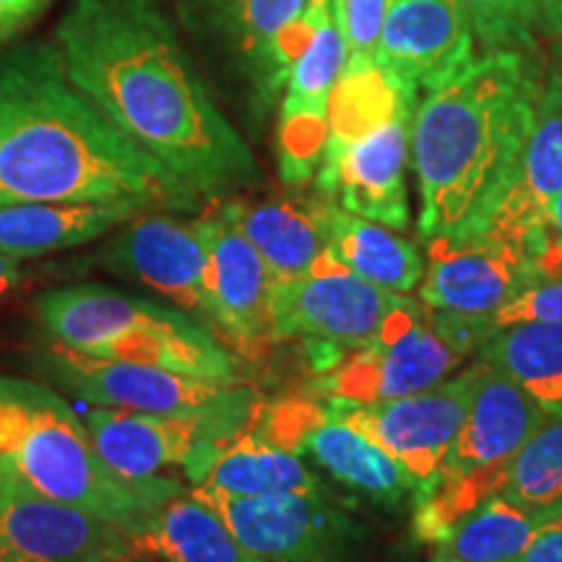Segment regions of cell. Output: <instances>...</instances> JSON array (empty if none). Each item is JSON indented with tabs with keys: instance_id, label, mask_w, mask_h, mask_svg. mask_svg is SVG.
<instances>
[{
	"instance_id": "cell-27",
	"label": "cell",
	"mask_w": 562,
	"mask_h": 562,
	"mask_svg": "<svg viewBox=\"0 0 562 562\" xmlns=\"http://www.w3.org/2000/svg\"><path fill=\"white\" fill-rule=\"evenodd\" d=\"M195 487L232 497H266L321 490L323 484L302 456L263 438L258 430H243L214 453Z\"/></svg>"
},
{
	"instance_id": "cell-43",
	"label": "cell",
	"mask_w": 562,
	"mask_h": 562,
	"mask_svg": "<svg viewBox=\"0 0 562 562\" xmlns=\"http://www.w3.org/2000/svg\"><path fill=\"white\" fill-rule=\"evenodd\" d=\"M430 562H451L448 560V554L440 550V547H435V552H432V558H430Z\"/></svg>"
},
{
	"instance_id": "cell-24",
	"label": "cell",
	"mask_w": 562,
	"mask_h": 562,
	"mask_svg": "<svg viewBox=\"0 0 562 562\" xmlns=\"http://www.w3.org/2000/svg\"><path fill=\"white\" fill-rule=\"evenodd\" d=\"M229 26L252 87L273 102L313 32V0H229Z\"/></svg>"
},
{
	"instance_id": "cell-26",
	"label": "cell",
	"mask_w": 562,
	"mask_h": 562,
	"mask_svg": "<svg viewBox=\"0 0 562 562\" xmlns=\"http://www.w3.org/2000/svg\"><path fill=\"white\" fill-rule=\"evenodd\" d=\"M133 544L161 562H261L195 490H182L154 510Z\"/></svg>"
},
{
	"instance_id": "cell-33",
	"label": "cell",
	"mask_w": 562,
	"mask_h": 562,
	"mask_svg": "<svg viewBox=\"0 0 562 562\" xmlns=\"http://www.w3.org/2000/svg\"><path fill=\"white\" fill-rule=\"evenodd\" d=\"M385 5L389 0H347L341 26L344 42H347L344 66H375V47L381 37Z\"/></svg>"
},
{
	"instance_id": "cell-11",
	"label": "cell",
	"mask_w": 562,
	"mask_h": 562,
	"mask_svg": "<svg viewBox=\"0 0 562 562\" xmlns=\"http://www.w3.org/2000/svg\"><path fill=\"white\" fill-rule=\"evenodd\" d=\"M258 432L318 463L344 487L383 508L393 510L414 497V482L402 463L328 404L302 398L273 404L258 419Z\"/></svg>"
},
{
	"instance_id": "cell-5",
	"label": "cell",
	"mask_w": 562,
	"mask_h": 562,
	"mask_svg": "<svg viewBox=\"0 0 562 562\" xmlns=\"http://www.w3.org/2000/svg\"><path fill=\"white\" fill-rule=\"evenodd\" d=\"M34 313L53 341L81 355L237 381V362L214 328L175 305L108 284H74L40 294Z\"/></svg>"
},
{
	"instance_id": "cell-12",
	"label": "cell",
	"mask_w": 562,
	"mask_h": 562,
	"mask_svg": "<svg viewBox=\"0 0 562 562\" xmlns=\"http://www.w3.org/2000/svg\"><path fill=\"white\" fill-rule=\"evenodd\" d=\"M404 294H393L344 269L331 256L318 271L273 286V336L326 349H360L375 339Z\"/></svg>"
},
{
	"instance_id": "cell-41",
	"label": "cell",
	"mask_w": 562,
	"mask_h": 562,
	"mask_svg": "<svg viewBox=\"0 0 562 562\" xmlns=\"http://www.w3.org/2000/svg\"><path fill=\"white\" fill-rule=\"evenodd\" d=\"M554 45H552V58H554V70L562 76V34L558 37H552Z\"/></svg>"
},
{
	"instance_id": "cell-20",
	"label": "cell",
	"mask_w": 562,
	"mask_h": 562,
	"mask_svg": "<svg viewBox=\"0 0 562 562\" xmlns=\"http://www.w3.org/2000/svg\"><path fill=\"white\" fill-rule=\"evenodd\" d=\"M136 552L117 526L21 490L0 508V562H110Z\"/></svg>"
},
{
	"instance_id": "cell-31",
	"label": "cell",
	"mask_w": 562,
	"mask_h": 562,
	"mask_svg": "<svg viewBox=\"0 0 562 562\" xmlns=\"http://www.w3.org/2000/svg\"><path fill=\"white\" fill-rule=\"evenodd\" d=\"M484 50L537 55L542 34V0H459Z\"/></svg>"
},
{
	"instance_id": "cell-30",
	"label": "cell",
	"mask_w": 562,
	"mask_h": 562,
	"mask_svg": "<svg viewBox=\"0 0 562 562\" xmlns=\"http://www.w3.org/2000/svg\"><path fill=\"white\" fill-rule=\"evenodd\" d=\"M501 495L531 508L562 503V414H550L524 442L510 461Z\"/></svg>"
},
{
	"instance_id": "cell-10",
	"label": "cell",
	"mask_w": 562,
	"mask_h": 562,
	"mask_svg": "<svg viewBox=\"0 0 562 562\" xmlns=\"http://www.w3.org/2000/svg\"><path fill=\"white\" fill-rule=\"evenodd\" d=\"M480 362L432 389L378 404H341L323 398L331 409L393 456L414 482V503L432 490L438 472L459 438L472 406Z\"/></svg>"
},
{
	"instance_id": "cell-39",
	"label": "cell",
	"mask_w": 562,
	"mask_h": 562,
	"mask_svg": "<svg viewBox=\"0 0 562 562\" xmlns=\"http://www.w3.org/2000/svg\"><path fill=\"white\" fill-rule=\"evenodd\" d=\"M21 281V269H19V261H13V258L3 256L0 252V300L9 294L13 286H16Z\"/></svg>"
},
{
	"instance_id": "cell-34",
	"label": "cell",
	"mask_w": 562,
	"mask_h": 562,
	"mask_svg": "<svg viewBox=\"0 0 562 562\" xmlns=\"http://www.w3.org/2000/svg\"><path fill=\"white\" fill-rule=\"evenodd\" d=\"M531 258L544 279L562 277V191L554 195L550 214H547L544 222V232L539 237Z\"/></svg>"
},
{
	"instance_id": "cell-42",
	"label": "cell",
	"mask_w": 562,
	"mask_h": 562,
	"mask_svg": "<svg viewBox=\"0 0 562 562\" xmlns=\"http://www.w3.org/2000/svg\"><path fill=\"white\" fill-rule=\"evenodd\" d=\"M110 562H149V558H146V552L136 550V552L125 554V558H117V560H110Z\"/></svg>"
},
{
	"instance_id": "cell-25",
	"label": "cell",
	"mask_w": 562,
	"mask_h": 562,
	"mask_svg": "<svg viewBox=\"0 0 562 562\" xmlns=\"http://www.w3.org/2000/svg\"><path fill=\"white\" fill-rule=\"evenodd\" d=\"M220 214L261 252L277 281L307 277L328 261L315 201H222Z\"/></svg>"
},
{
	"instance_id": "cell-21",
	"label": "cell",
	"mask_w": 562,
	"mask_h": 562,
	"mask_svg": "<svg viewBox=\"0 0 562 562\" xmlns=\"http://www.w3.org/2000/svg\"><path fill=\"white\" fill-rule=\"evenodd\" d=\"M199 227L209 248L211 328L240 344L273 341V286L261 252L220 209L201 216Z\"/></svg>"
},
{
	"instance_id": "cell-37",
	"label": "cell",
	"mask_w": 562,
	"mask_h": 562,
	"mask_svg": "<svg viewBox=\"0 0 562 562\" xmlns=\"http://www.w3.org/2000/svg\"><path fill=\"white\" fill-rule=\"evenodd\" d=\"M19 492H21V487H19L16 474L11 472L9 461H5L3 453H0V508H5V505H9L13 497L19 495Z\"/></svg>"
},
{
	"instance_id": "cell-8",
	"label": "cell",
	"mask_w": 562,
	"mask_h": 562,
	"mask_svg": "<svg viewBox=\"0 0 562 562\" xmlns=\"http://www.w3.org/2000/svg\"><path fill=\"white\" fill-rule=\"evenodd\" d=\"M34 368L53 389L81 404L201 419L237 435L248 430L256 396L240 381H211L157 364L89 357L53 341L34 351Z\"/></svg>"
},
{
	"instance_id": "cell-9",
	"label": "cell",
	"mask_w": 562,
	"mask_h": 562,
	"mask_svg": "<svg viewBox=\"0 0 562 562\" xmlns=\"http://www.w3.org/2000/svg\"><path fill=\"white\" fill-rule=\"evenodd\" d=\"M193 490L261 562H355L364 544L362 524L326 487L266 497Z\"/></svg>"
},
{
	"instance_id": "cell-22",
	"label": "cell",
	"mask_w": 562,
	"mask_h": 562,
	"mask_svg": "<svg viewBox=\"0 0 562 562\" xmlns=\"http://www.w3.org/2000/svg\"><path fill=\"white\" fill-rule=\"evenodd\" d=\"M136 201H37L0 209V252L21 261L100 240L140 214Z\"/></svg>"
},
{
	"instance_id": "cell-18",
	"label": "cell",
	"mask_w": 562,
	"mask_h": 562,
	"mask_svg": "<svg viewBox=\"0 0 562 562\" xmlns=\"http://www.w3.org/2000/svg\"><path fill=\"white\" fill-rule=\"evenodd\" d=\"M476 58V34L459 0H389L375 66L396 87L425 94Z\"/></svg>"
},
{
	"instance_id": "cell-38",
	"label": "cell",
	"mask_w": 562,
	"mask_h": 562,
	"mask_svg": "<svg viewBox=\"0 0 562 562\" xmlns=\"http://www.w3.org/2000/svg\"><path fill=\"white\" fill-rule=\"evenodd\" d=\"M542 32L550 37L562 34V0H542Z\"/></svg>"
},
{
	"instance_id": "cell-3",
	"label": "cell",
	"mask_w": 562,
	"mask_h": 562,
	"mask_svg": "<svg viewBox=\"0 0 562 562\" xmlns=\"http://www.w3.org/2000/svg\"><path fill=\"white\" fill-rule=\"evenodd\" d=\"M542 83L537 55L484 50L419 97L412 165L422 240L482 227L521 157Z\"/></svg>"
},
{
	"instance_id": "cell-32",
	"label": "cell",
	"mask_w": 562,
	"mask_h": 562,
	"mask_svg": "<svg viewBox=\"0 0 562 562\" xmlns=\"http://www.w3.org/2000/svg\"><path fill=\"white\" fill-rule=\"evenodd\" d=\"M562 323V277H550L537 281L524 294L508 302L503 311L482 318L484 331L490 336L501 328L516 326V323Z\"/></svg>"
},
{
	"instance_id": "cell-29",
	"label": "cell",
	"mask_w": 562,
	"mask_h": 562,
	"mask_svg": "<svg viewBox=\"0 0 562 562\" xmlns=\"http://www.w3.org/2000/svg\"><path fill=\"white\" fill-rule=\"evenodd\" d=\"M560 505L531 508L495 495L469 513L438 547L451 562H510L531 544Z\"/></svg>"
},
{
	"instance_id": "cell-14",
	"label": "cell",
	"mask_w": 562,
	"mask_h": 562,
	"mask_svg": "<svg viewBox=\"0 0 562 562\" xmlns=\"http://www.w3.org/2000/svg\"><path fill=\"white\" fill-rule=\"evenodd\" d=\"M344 63L347 42L334 21L331 0H313L311 40L290 70L279 112V175L286 188H302L318 172Z\"/></svg>"
},
{
	"instance_id": "cell-28",
	"label": "cell",
	"mask_w": 562,
	"mask_h": 562,
	"mask_svg": "<svg viewBox=\"0 0 562 562\" xmlns=\"http://www.w3.org/2000/svg\"><path fill=\"white\" fill-rule=\"evenodd\" d=\"M480 360L516 381L547 414H562V323H516L476 351Z\"/></svg>"
},
{
	"instance_id": "cell-23",
	"label": "cell",
	"mask_w": 562,
	"mask_h": 562,
	"mask_svg": "<svg viewBox=\"0 0 562 562\" xmlns=\"http://www.w3.org/2000/svg\"><path fill=\"white\" fill-rule=\"evenodd\" d=\"M328 256L344 269L393 294L417 292L425 256L398 229L349 214L334 199L315 201Z\"/></svg>"
},
{
	"instance_id": "cell-16",
	"label": "cell",
	"mask_w": 562,
	"mask_h": 562,
	"mask_svg": "<svg viewBox=\"0 0 562 562\" xmlns=\"http://www.w3.org/2000/svg\"><path fill=\"white\" fill-rule=\"evenodd\" d=\"M417 102V97L404 100L389 121L357 136L339 157L318 167L315 186L323 199H336L349 214L391 229L409 227L406 167L412 159V121Z\"/></svg>"
},
{
	"instance_id": "cell-36",
	"label": "cell",
	"mask_w": 562,
	"mask_h": 562,
	"mask_svg": "<svg viewBox=\"0 0 562 562\" xmlns=\"http://www.w3.org/2000/svg\"><path fill=\"white\" fill-rule=\"evenodd\" d=\"M47 5L50 0H0V47L16 37Z\"/></svg>"
},
{
	"instance_id": "cell-19",
	"label": "cell",
	"mask_w": 562,
	"mask_h": 562,
	"mask_svg": "<svg viewBox=\"0 0 562 562\" xmlns=\"http://www.w3.org/2000/svg\"><path fill=\"white\" fill-rule=\"evenodd\" d=\"M562 191V76L550 70L539 91L537 115L521 157L501 199L476 232L533 252L554 195Z\"/></svg>"
},
{
	"instance_id": "cell-2",
	"label": "cell",
	"mask_w": 562,
	"mask_h": 562,
	"mask_svg": "<svg viewBox=\"0 0 562 562\" xmlns=\"http://www.w3.org/2000/svg\"><path fill=\"white\" fill-rule=\"evenodd\" d=\"M37 201L191 211L201 195L74 87L58 42L32 40L0 50V209Z\"/></svg>"
},
{
	"instance_id": "cell-6",
	"label": "cell",
	"mask_w": 562,
	"mask_h": 562,
	"mask_svg": "<svg viewBox=\"0 0 562 562\" xmlns=\"http://www.w3.org/2000/svg\"><path fill=\"white\" fill-rule=\"evenodd\" d=\"M480 362V378L467 422L442 461L432 490L414 503V533L442 544L469 513L501 495L510 461L550 417L537 398L505 372Z\"/></svg>"
},
{
	"instance_id": "cell-1",
	"label": "cell",
	"mask_w": 562,
	"mask_h": 562,
	"mask_svg": "<svg viewBox=\"0 0 562 562\" xmlns=\"http://www.w3.org/2000/svg\"><path fill=\"white\" fill-rule=\"evenodd\" d=\"M58 45L74 87L193 193L227 199L261 178L154 0H70Z\"/></svg>"
},
{
	"instance_id": "cell-17",
	"label": "cell",
	"mask_w": 562,
	"mask_h": 562,
	"mask_svg": "<svg viewBox=\"0 0 562 562\" xmlns=\"http://www.w3.org/2000/svg\"><path fill=\"white\" fill-rule=\"evenodd\" d=\"M76 409L108 467L128 480H149V476H159L167 467H182L188 469L193 484H199L214 453L229 438H235L224 427L201 419L165 417V414L81 402Z\"/></svg>"
},
{
	"instance_id": "cell-15",
	"label": "cell",
	"mask_w": 562,
	"mask_h": 562,
	"mask_svg": "<svg viewBox=\"0 0 562 562\" xmlns=\"http://www.w3.org/2000/svg\"><path fill=\"white\" fill-rule=\"evenodd\" d=\"M102 266L149 286L211 326L209 248L199 220L182 222L170 211H140L117 227L102 250Z\"/></svg>"
},
{
	"instance_id": "cell-7",
	"label": "cell",
	"mask_w": 562,
	"mask_h": 562,
	"mask_svg": "<svg viewBox=\"0 0 562 562\" xmlns=\"http://www.w3.org/2000/svg\"><path fill=\"white\" fill-rule=\"evenodd\" d=\"M490 339L480 318L427 307L404 294L375 339L318 381L328 402L378 404L432 389Z\"/></svg>"
},
{
	"instance_id": "cell-13",
	"label": "cell",
	"mask_w": 562,
	"mask_h": 562,
	"mask_svg": "<svg viewBox=\"0 0 562 562\" xmlns=\"http://www.w3.org/2000/svg\"><path fill=\"white\" fill-rule=\"evenodd\" d=\"M425 243L427 261L417 300L435 311L490 318L544 279L524 248L482 232L438 235Z\"/></svg>"
},
{
	"instance_id": "cell-40",
	"label": "cell",
	"mask_w": 562,
	"mask_h": 562,
	"mask_svg": "<svg viewBox=\"0 0 562 562\" xmlns=\"http://www.w3.org/2000/svg\"><path fill=\"white\" fill-rule=\"evenodd\" d=\"M331 13H334V21L339 24V30H341L344 13H347V0H331Z\"/></svg>"
},
{
	"instance_id": "cell-35",
	"label": "cell",
	"mask_w": 562,
	"mask_h": 562,
	"mask_svg": "<svg viewBox=\"0 0 562 562\" xmlns=\"http://www.w3.org/2000/svg\"><path fill=\"white\" fill-rule=\"evenodd\" d=\"M510 562H562V505L531 544Z\"/></svg>"
},
{
	"instance_id": "cell-4",
	"label": "cell",
	"mask_w": 562,
	"mask_h": 562,
	"mask_svg": "<svg viewBox=\"0 0 562 562\" xmlns=\"http://www.w3.org/2000/svg\"><path fill=\"white\" fill-rule=\"evenodd\" d=\"M0 453L21 490L87 510L131 539L154 510L186 490L165 476L117 474L97 451L79 409L50 383L26 378L0 375Z\"/></svg>"
}]
</instances>
